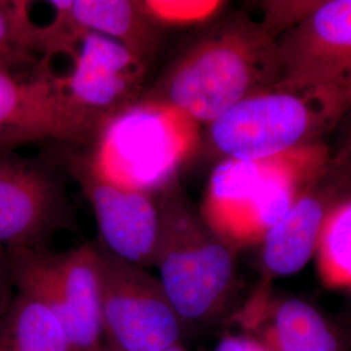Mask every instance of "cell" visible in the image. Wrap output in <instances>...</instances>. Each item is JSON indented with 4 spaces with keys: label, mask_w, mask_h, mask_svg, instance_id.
<instances>
[{
    "label": "cell",
    "mask_w": 351,
    "mask_h": 351,
    "mask_svg": "<svg viewBox=\"0 0 351 351\" xmlns=\"http://www.w3.org/2000/svg\"><path fill=\"white\" fill-rule=\"evenodd\" d=\"M339 129V141L335 150L329 151L326 167V181L343 198L351 197V106L342 116L336 130Z\"/></svg>",
    "instance_id": "obj_20"
},
{
    "label": "cell",
    "mask_w": 351,
    "mask_h": 351,
    "mask_svg": "<svg viewBox=\"0 0 351 351\" xmlns=\"http://www.w3.org/2000/svg\"><path fill=\"white\" fill-rule=\"evenodd\" d=\"M93 137L94 132L66 104L42 59L25 73L0 68V146L14 149L43 139L81 143Z\"/></svg>",
    "instance_id": "obj_12"
},
{
    "label": "cell",
    "mask_w": 351,
    "mask_h": 351,
    "mask_svg": "<svg viewBox=\"0 0 351 351\" xmlns=\"http://www.w3.org/2000/svg\"><path fill=\"white\" fill-rule=\"evenodd\" d=\"M13 287L12 274L8 262L7 249L0 246V317L7 311L11 304L13 295L11 288Z\"/></svg>",
    "instance_id": "obj_24"
},
{
    "label": "cell",
    "mask_w": 351,
    "mask_h": 351,
    "mask_svg": "<svg viewBox=\"0 0 351 351\" xmlns=\"http://www.w3.org/2000/svg\"><path fill=\"white\" fill-rule=\"evenodd\" d=\"M0 351H75L60 322L37 300L16 291L0 317Z\"/></svg>",
    "instance_id": "obj_16"
},
{
    "label": "cell",
    "mask_w": 351,
    "mask_h": 351,
    "mask_svg": "<svg viewBox=\"0 0 351 351\" xmlns=\"http://www.w3.org/2000/svg\"><path fill=\"white\" fill-rule=\"evenodd\" d=\"M13 287L46 306L75 351H107L101 323V278L97 242L63 252L7 249Z\"/></svg>",
    "instance_id": "obj_6"
},
{
    "label": "cell",
    "mask_w": 351,
    "mask_h": 351,
    "mask_svg": "<svg viewBox=\"0 0 351 351\" xmlns=\"http://www.w3.org/2000/svg\"><path fill=\"white\" fill-rule=\"evenodd\" d=\"M326 143L258 162L223 159L208 180L201 210L236 250L261 243L267 230L326 172Z\"/></svg>",
    "instance_id": "obj_4"
},
{
    "label": "cell",
    "mask_w": 351,
    "mask_h": 351,
    "mask_svg": "<svg viewBox=\"0 0 351 351\" xmlns=\"http://www.w3.org/2000/svg\"><path fill=\"white\" fill-rule=\"evenodd\" d=\"M30 51L19 49H0V68L16 73H25L34 71L40 59Z\"/></svg>",
    "instance_id": "obj_23"
},
{
    "label": "cell",
    "mask_w": 351,
    "mask_h": 351,
    "mask_svg": "<svg viewBox=\"0 0 351 351\" xmlns=\"http://www.w3.org/2000/svg\"><path fill=\"white\" fill-rule=\"evenodd\" d=\"M317 264L332 288H351V197L337 203L322 229Z\"/></svg>",
    "instance_id": "obj_17"
},
{
    "label": "cell",
    "mask_w": 351,
    "mask_h": 351,
    "mask_svg": "<svg viewBox=\"0 0 351 351\" xmlns=\"http://www.w3.org/2000/svg\"><path fill=\"white\" fill-rule=\"evenodd\" d=\"M69 58L68 72H50L71 110L93 129L143 95L147 64L110 38L75 26L52 56ZM47 58V59H50Z\"/></svg>",
    "instance_id": "obj_7"
},
{
    "label": "cell",
    "mask_w": 351,
    "mask_h": 351,
    "mask_svg": "<svg viewBox=\"0 0 351 351\" xmlns=\"http://www.w3.org/2000/svg\"><path fill=\"white\" fill-rule=\"evenodd\" d=\"M81 185L99 230L104 250L128 263L152 267L160 229L156 197L117 186L97 175L85 155L66 158Z\"/></svg>",
    "instance_id": "obj_11"
},
{
    "label": "cell",
    "mask_w": 351,
    "mask_h": 351,
    "mask_svg": "<svg viewBox=\"0 0 351 351\" xmlns=\"http://www.w3.org/2000/svg\"><path fill=\"white\" fill-rule=\"evenodd\" d=\"M159 351H189L184 345H182V342L181 343H177L175 346H171V348H167V349H163V350Z\"/></svg>",
    "instance_id": "obj_25"
},
{
    "label": "cell",
    "mask_w": 351,
    "mask_h": 351,
    "mask_svg": "<svg viewBox=\"0 0 351 351\" xmlns=\"http://www.w3.org/2000/svg\"><path fill=\"white\" fill-rule=\"evenodd\" d=\"M199 129L175 107L142 95L98 128L85 156L106 181L156 197L198 150Z\"/></svg>",
    "instance_id": "obj_5"
},
{
    "label": "cell",
    "mask_w": 351,
    "mask_h": 351,
    "mask_svg": "<svg viewBox=\"0 0 351 351\" xmlns=\"http://www.w3.org/2000/svg\"><path fill=\"white\" fill-rule=\"evenodd\" d=\"M277 39L245 13H221L181 49L143 97L199 125L280 81Z\"/></svg>",
    "instance_id": "obj_1"
},
{
    "label": "cell",
    "mask_w": 351,
    "mask_h": 351,
    "mask_svg": "<svg viewBox=\"0 0 351 351\" xmlns=\"http://www.w3.org/2000/svg\"><path fill=\"white\" fill-rule=\"evenodd\" d=\"M97 245L107 351H159L181 343L185 326L158 277Z\"/></svg>",
    "instance_id": "obj_8"
},
{
    "label": "cell",
    "mask_w": 351,
    "mask_h": 351,
    "mask_svg": "<svg viewBox=\"0 0 351 351\" xmlns=\"http://www.w3.org/2000/svg\"><path fill=\"white\" fill-rule=\"evenodd\" d=\"M341 201L326 172L302 193L259 243L264 278L293 276L307 265L316 255L328 215Z\"/></svg>",
    "instance_id": "obj_13"
},
{
    "label": "cell",
    "mask_w": 351,
    "mask_h": 351,
    "mask_svg": "<svg viewBox=\"0 0 351 351\" xmlns=\"http://www.w3.org/2000/svg\"><path fill=\"white\" fill-rule=\"evenodd\" d=\"M69 16L77 27L112 39L147 65L162 50L164 32L138 0H71Z\"/></svg>",
    "instance_id": "obj_15"
},
{
    "label": "cell",
    "mask_w": 351,
    "mask_h": 351,
    "mask_svg": "<svg viewBox=\"0 0 351 351\" xmlns=\"http://www.w3.org/2000/svg\"><path fill=\"white\" fill-rule=\"evenodd\" d=\"M33 24L29 3L0 1V49L33 52L30 47Z\"/></svg>",
    "instance_id": "obj_19"
},
{
    "label": "cell",
    "mask_w": 351,
    "mask_h": 351,
    "mask_svg": "<svg viewBox=\"0 0 351 351\" xmlns=\"http://www.w3.org/2000/svg\"><path fill=\"white\" fill-rule=\"evenodd\" d=\"M160 229L152 267L184 326L215 320L237 281V250L213 230L176 180L156 195Z\"/></svg>",
    "instance_id": "obj_2"
},
{
    "label": "cell",
    "mask_w": 351,
    "mask_h": 351,
    "mask_svg": "<svg viewBox=\"0 0 351 351\" xmlns=\"http://www.w3.org/2000/svg\"><path fill=\"white\" fill-rule=\"evenodd\" d=\"M263 19L261 20L265 30L274 38L281 37L291 27L302 23L320 1H264L262 3Z\"/></svg>",
    "instance_id": "obj_21"
},
{
    "label": "cell",
    "mask_w": 351,
    "mask_h": 351,
    "mask_svg": "<svg viewBox=\"0 0 351 351\" xmlns=\"http://www.w3.org/2000/svg\"><path fill=\"white\" fill-rule=\"evenodd\" d=\"M141 5L163 32L208 25L226 8L224 1L216 0H142Z\"/></svg>",
    "instance_id": "obj_18"
},
{
    "label": "cell",
    "mask_w": 351,
    "mask_h": 351,
    "mask_svg": "<svg viewBox=\"0 0 351 351\" xmlns=\"http://www.w3.org/2000/svg\"><path fill=\"white\" fill-rule=\"evenodd\" d=\"M71 224L66 193L50 164L0 146V246L46 249Z\"/></svg>",
    "instance_id": "obj_9"
},
{
    "label": "cell",
    "mask_w": 351,
    "mask_h": 351,
    "mask_svg": "<svg viewBox=\"0 0 351 351\" xmlns=\"http://www.w3.org/2000/svg\"><path fill=\"white\" fill-rule=\"evenodd\" d=\"M271 280L263 278L247 304V311L263 317L258 335L274 351H349L339 326L310 302L297 297L276 300Z\"/></svg>",
    "instance_id": "obj_14"
},
{
    "label": "cell",
    "mask_w": 351,
    "mask_h": 351,
    "mask_svg": "<svg viewBox=\"0 0 351 351\" xmlns=\"http://www.w3.org/2000/svg\"><path fill=\"white\" fill-rule=\"evenodd\" d=\"M288 86L351 88V0H328L277 39Z\"/></svg>",
    "instance_id": "obj_10"
},
{
    "label": "cell",
    "mask_w": 351,
    "mask_h": 351,
    "mask_svg": "<svg viewBox=\"0 0 351 351\" xmlns=\"http://www.w3.org/2000/svg\"><path fill=\"white\" fill-rule=\"evenodd\" d=\"M213 351H274L258 333H226L216 343Z\"/></svg>",
    "instance_id": "obj_22"
},
{
    "label": "cell",
    "mask_w": 351,
    "mask_h": 351,
    "mask_svg": "<svg viewBox=\"0 0 351 351\" xmlns=\"http://www.w3.org/2000/svg\"><path fill=\"white\" fill-rule=\"evenodd\" d=\"M351 106V88L276 84L208 124V141L223 159L258 162L324 143Z\"/></svg>",
    "instance_id": "obj_3"
}]
</instances>
